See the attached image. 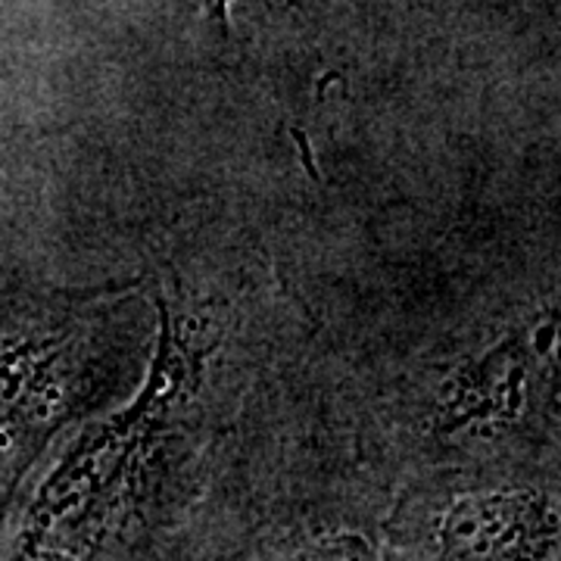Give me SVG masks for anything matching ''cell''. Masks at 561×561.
Instances as JSON below:
<instances>
[{
  "instance_id": "cell-1",
  "label": "cell",
  "mask_w": 561,
  "mask_h": 561,
  "mask_svg": "<svg viewBox=\"0 0 561 561\" xmlns=\"http://www.w3.org/2000/svg\"><path fill=\"white\" fill-rule=\"evenodd\" d=\"M197 378V350L181 319L160 302V346L128 409L84 427L38 486L10 561H79L122 522L150 453Z\"/></svg>"
},
{
  "instance_id": "cell-2",
  "label": "cell",
  "mask_w": 561,
  "mask_h": 561,
  "mask_svg": "<svg viewBox=\"0 0 561 561\" xmlns=\"http://www.w3.org/2000/svg\"><path fill=\"white\" fill-rule=\"evenodd\" d=\"M437 561H552L559 549V512L540 490H474L446 505Z\"/></svg>"
},
{
  "instance_id": "cell-3",
  "label": "cell",
  "mask_w": 561,
  "mask_h": 561,
  "mask_svg": "<svg viewBox=\"0 0 561 561\" xmlns=\"http://www.w3.org/2000/svg\"><path fill=\"white\" fill-rule=\"evenodd\" d=\"M518 353L505 356V350L490 353V359L481 362L471 378L461 383L456 400L446 405V427H461L471 421H496L515 415L518 409Z\"/></svg>"
},
{
  "instance_id": "cell-4",
  "label": "cell",
  "mask_w": 561,
  "mask_h": 561,
  "mask_svg": "<svg viewBox=\"0 0 561 561\" xmlns=\"http://www.w3.org/2000/svg\"><path fill=\"white\" fill-rule=\"evenodd\" d=\"M280 561H381L375 542L362 534L337 530V534H324L316 540L302 542L300 549H294L290 556Z\"/></svg>"
},
{
  "instance_id": "cell-5",
  "label": "cell",
  "mask_w": 561,
  "mask_h": 561,
  "mask_svg": "<svg viewBox=\"0 0 561 561\" xmlns=\"http://www.w3.org/2000/svg\"><path fill=\"white\" fill-rule=\"evenodd\" d=\"M231 3L234 0H201L206 20L216 22L221 28V35H228V28H231Z\"/></svg>"
}]
</instances>
